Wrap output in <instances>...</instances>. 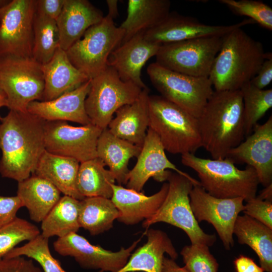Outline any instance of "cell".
I'll return each instance as SVG.
<instances>
[{
	"label": "cell",
	"instance_id": "cell-1",
	"mask_svg": "<svg viewBox=\"0 0 272 272\" xmlns=\"http://www.w3.org/2000/svg\"><path fill=\"white\" fill-rule=\"evenodd\" d=\"M46 120L29 112L10 110L0 121V174L22 181L30 176L45 150Z\"/></svg>",
	"mask_w": 272,
	"mask_h": 272
},
{
	"label": "cell",
	"instance_id": "cell-2",
	"mask_svg": "<svg viewBox=\"0 0 272 272\" xmlns=\"http://www.w3.org/2000/svg\"><path fill=\"white\" fill-rule=\"evenodd\" d=\"M197 120L202 147L213 159H225L245 137L240 90H214Z\"/></svg>",
	"mask_w": 272,
	"mask_h": 272
},
{
	"label": "cell",
	"instance_id": "cell-3",
	"mask_svg": "<svg viewBox=\"0 0 272 272\" xmlns=\"http://www.w3.org/2000/svg\"><path fill=\"white\" fill-rule=\"evenodd\" d=\"M262 44L242 27L229 32L209 76L215 91L240 90L257 74L265 60Z\"/></svg>",
	"mask_w": 272,
	"mask_h": 272
},
{
	"label": "cell",
	"instance_id": "cell-4",
	"mask_svg": "<svg viewBox=\"0 0 272 272\" xmlns=\"http://www.w3.org/2000/svg\"><path fill=\"white\" fill-rule=\"evenodd\" d=\"M181 163L197 174L200 186L218 198L242 197L244 201L255 197L259 180L255 169L248 165L238 169L227 158L204 159L194 154L181 155Z\"/></svg>",
	"mask_w": 272,
	"mask_h": 272
},
{
	"label": "cell",
	"instance_id": "cell-5",
	"mask_svg": "<svg viewBox=\"0 0 272 272\" xmlns=\"http://www.w3.org/2000/svg\"><path fill=\"white\" fill-rule=\"evenodd\" d=\"M149 128L165 151L173 154H194L202 147L197 118L161 95L148 99Z\"/></svg>",
	"mask_w": 272,
	"mask_h": 272
},
{
	"label": "cell",
	"instance_id": "cell-6",
	"mask_svg": "<svg viewBox=\"0 0 272 272\" xmlns=\"http://www.w3.org/2000/svg\"><path fill=\"white\" fill-rule=\"evenodd\" d=\"M167 181L169 187L164 201L154 215L145 220L143 227L148 229L156 223H166L184 231L191 244L213 246L216 241V235L207 234L202 230L190 206L189 194L194 185L193 182L172 172Z\"/></svg>",
	"mask_w": 272,
	"mask_h": 272
},
{
	"label": "cell",
	"instance_id": "cell-7",
	"mask_svg": "<svg viewBox=\"0 0 272 272\" xmlns=\"http://www.w3.org/2000/svg\"><path fill=\"white\" fill-rule=\"evenodd\" d=\"M124 35L123 30L106 15L87 29L66 52L73 65L91 79L107 67L110 54L120 44Z\"/></svg>",
	"mask_w": 272,
	"mask_h": 272
},
{
	"label": "cell",
	"instance_id": "cell-8",
	"mask_svg": "<svg viewBox=\"0 0 272 272\" xmlns=\"http://www.w3.org/2000/svg\"><path fill=\"white\" fill-rule=\"evenodd\" d=\"M142 89L131 82H124L116 72L107 66L91 79L85 107L92 124L102 129L107 128L113 114L121 107L135 101Z\"/></svg>",
	"mask_w": 272,
	"mask_h": 272
},
{
	"label": "cell",
	"instance_id": "cell-9",
	"mask_svg": "<svg viewBox=\"0 0 272 272\" xmlns=\"http://www.w3.org/2000/svg\"><path fill=\"white\" fill-rule=\"evenodd\" d=\"M0 87L7 107L26 112L30 103L42 100L44 80L42 64L32 57L0 56Z\"/></svg>",
	"mask_w": 272,
	"mask_h": 272
},
{
	"label": "cell",
	"instance_id": "cell-10",
	"mask_svg": "<svg viewBox=\"0 0 272 272\" xmlns=\"http://www.w3.org/2000/svg\"><path fill=\"white\" fill-rule=\"evenodd\" d=\"M147 72L154 88L161 96L199 117L214 90L207 77H195L162 67L155 62Z\"/></svg>",
	"mask_w": 272,
	"mask_h": 272
},
{
	"label": "cell",
	"instance_id": "cell-11",
	"mask_svg": "<svg viewBox=\"0 0 272 272\" xmlns=\"http://www.w3.org/2000/svg\"><path fill=\"white\" fill-rule=\"evenodd\" d=\"M223 38L204 37L162 44L155 56L156 62L176 72L209 78Z\"/></svg>",
	"mask_w": 272,
	"mask_h": 272
},
{
	"label": "cell",
	"instance_id": "cell-12",
	"mask_svg": "<svg viewBox=\"0 0 272 272\" xmlns=\"http://www.w3.org/2000/svg\"><path fill=\"white\" fill-rule=\"evenodd\" d=\"M36 1L13 0L0 7V56L32 57Z\"/></svg>",
	"mask_w": 272,
	"mask_h": 272
},
{
	"label": "cell",
	"instance_id": "cell-13",
	"mask_svg": "<svg viewBox=\"0 0 272 272\" xmlns=\"http://www.w3.org/2000/svg\"><path fill=\"white\" fill-rule=\"evenodd\" d=\"M102 130L92 123L74 126L65 121L46 120L45 150L80 163L97 158V142Z\"/></svg>",
	"mask_w": 272,
	"mask_h": 272
},
{
	"label": "cell",
	"instance_id": "cell-14",
	"mask_svg": "<svg viewBox=\"0 0 272 272\" xmlns=\"http://www.w3.org/2000/svg\"><path fill=\"white\" fill-rule=\"evenodd\" d=\"M190 204L198 223L212 225L226 250L234 246L233 228L239 214L244 209L242 197L221 198L208 193L200 185H193Z\"/></svg>",
	"mask_w": 272,
	"mask_h": 272
},
{
	"label": "cell",
	"instance_id": "cell-15",
	"mask_svg": "<svg viewBox=\"0 0 272 272\" xmlns=\"http://www.w3.org/2000/svg\"><path fill=\"white\" fill-rule=\"evenodd\" d=\"M141 240L135 241L127 248L121 247L118 251L113 252L91 244L77 233H71L58 238L53 243V248L62 256L74 257L83 268L117 272L126 264Z\"/></svg>",
	"mask_w": 272,
	"mask_h": 272
},
{
	"label": "cell",
	"instance_id": "cell-16",
	"mask_svg": "<svg viewBox=\"0 0 272 272\" xmlns=\"http://www.w3.org/2000/svg\"><path fill=\"white\" fill-rule=\"evenodd\" d=\"M134 167L127 176V188L141 192L146 182L151 177L156 181L167 180L171 171L182 175L191 180L194 185H200L198 180L183 172L167 157L165 150L157 135L148 128L141 152Z\"/></svg>",
	"mask_w": 272,
	"mask_h": 272
},
{
	"label": "cell",
	"instance_id": "cell-17",
	"mask_svg": "<svg viewBox=\"0 0 272 272\" xmlns=\"http://www.w3.org/2000/svg\"><path fill=\"white\" fill-rule=\"evenodd\" d=\"M253 23V20L246 19L230 25H211L194 18L172 12L158 26L144 32V36L161 45L199 37H223L236 28Z\"/></svg>",
	"mask_w": 272,
	"mask_h": 272
},
{
	"label": "cell",
	"instance_id": "cell-18",
	"mask_svg": "<svg viewBox=\"0 0 272 272\" xmlns=\"http://www.w3.org/2000/svg\"><path fill=\"white\" fill-rule=\"evenodd\" d=\"M252 134L231 149L225 158L235 164L253 167L259 183L264 187L272 184V116L262 124L254 126Z\"/></svg>",
	"mask_w": 272,
	"mask_h": 272
},
{
	"label": "cell",
	"instance_id": "cell-19",
	"mask_svg": "<svg viewBox=\"0 0 272 272\" xmlns=\"http://www.w3.org/2000/svg\"><path fill=\"white\" fill-rule=\"evenodd\" d=\"M161 45L151 42L140 33L120 44L110 54L107 66L112 67L120 79L131 82L142 89L148 88L141 78L146 62L156 56Z\"/></svg>",
	"mask_w": 272,
	"mask_h": 272
},
{
	"label": "cell",
	"instance_id": "cell-20",
	"mask_svg": "<svg viewBox=\"0 0 272 272\" xmlns=\"http://www.w3.org/2000/svg\"><path fill=\"white\" fill-rule=\"evenodd\" d=\"M90 86L91 79L54 99L31 102L27 111L46 121H70L83 125L91 123L85 107Z\"/></svg>",
	"mask_w": 272,
	"mask_h": 272
},
{
	"label": "cell",
	"instance_id": "cell-21",
	"mask_svg": "<svg viewBox=\"0 0 272 272\" xmlns=\"http://www.w3.org/2000/svg\"><path fill=\"white\" fill-rule=\"evenodd\" d=\"M103 13L87 0H64L56 20L59 47L65 51L91 26L102 20Z\"/></svg>",
	"mask_w": 272,
	"mask_h": 272
},
{
	"label": "cell",
	"instance_id": "cell-22",
	"mask_svg": "<svg viewBox=\"0 0 272 272\" xmlns=\"http://www.w3.org/2000/svg\"><path fill=\"white\" fill-rule=\"evenodd\" d=\"M168 187V183L165 182L157 193L147 196L141 192L113 184L111 200L119 212L118 221L130 225L149 219L161 207Z\"/></svg>",
	"mask_w": 272,
	"mask_h": 272
},
{
	"label": "cell",
	"instance_id": "cell-23",
	"mask_svg": "<svg viewBox=\"0 0 272 272\" xmlns=\"http://www.w3.org/2000/svg\"><path fill=\"white\" fill-rule=\"evenodd\" d=\"M149 88L143 89L133 102L120 108L107 128L115 136L142 147L149 124Z\"/></svg>",
	"mask_w": 272,
	"mask_h": 272
},
{
	"label": "cell",
	"instance_id": "cell-24",
	"mask_svg": "<svg viewBox=\"0 0 272 272\" xmlns=\"http://www.w3.org/2000/svg\"><path fill=\"white\" fill-rule=\"evenodd\" d=\"M44 90L42 101L54 99L90 80L71 62L66 52L59 47L51 59L42 64Z\"/></svg>",
	"mask_w": 272,
	"mask_h": 272
},
{
	"label": "cell",
	"instance_id": "cell-25",
	"mask_svg": "<svg viewBox=\"0 0 272 272\" xmlns=\"http://www.w3.org/2000/svg\"><path fill=\"white\" fill-rule=\"evenodd\" d=\"M144 233L147 236V242L130 255L117 272H161L165 253L173 260L177 258L178 253L166 233L151 229Z\"/></svg>",
	"mask_w": 272,
	"mask_h": 272
},
{
	"label": "cell",
	"instance_id": "cell-26",
	"mask_svg": "<svg viewBox=\"0 0 272 272\" xmlns=\"http://www.w3.org/2000/svg\"><path fill=\"white\" fill-rule=\"evenodd\" d=\"M80 164L75 159L45 150L32 175L47 180L64 195L81 200L85 197L79 193L77 186Z\"/></svg>",
	"mask_w": 272,
	"mask_h": 272
},
{
	"label": "cell",
	"instance_id": "cell-27",
	"mask_svg": "<svg viewBox=\"0 0 272 272\" xmlns=\"http://www.w3.org/2000/svg\"><path fill=\"white\" fill-rule=\"evenodd\" d=\"M142 147L115 136L106 128L102 130L98 140L97 158L109 167L119 185L126 184L129 161L138 157Z\"/></svg>",
	"mask_w": 272,
	"mask_h": 272
},
{
	"label": "cell",
	"instance_id": "cell-28",
	"mask_svg": "<svg viewBox=\"0 0 272 272\" xmlns=\"http://www.w3.org/2000/svg\"><path fill=\"white\" fill-rule=\"evenodd\" d=\"M61 192L50 182L35 175L18 182L17 195L30 218L42 222L60 198Z\"/></svg>",
	"mask_w": 272,
	"mask_h": 272
},
{
	"label": "cell",
	"instance_id": "cell-29",
	"mask_svg": "<svg viewBox=\"0 0 272 272\" xmlns=\"http://www.w3.org/2000/svg\"><path fill=\"white\" fill-rule=\"evenodd\" d=\"M169 0H129L127 16L119 26L124 35L121 43L160 24L170 14Z\"/></svg>",
	"mask_w": 272,
	"mask_h": 272
},
{
	"label": "cell",
	"instance_id": "cell-30",
	"mask_svg": "<svg viewBox=\"0 0 272 272\" xmlns=\"http://www.w3.org/2000/svg\"><path fill=\"white\" fill-rule=\"evenodd\" d=\"M241 244L249 246L259 258L264 271L272 272V229L246 215H239L233 235Z\"/></svg>",
	"mask_w": 272,
	"mask_h": 272
},
{
	"label": "cell",
	"instance_id": "cell-31",
	"mask_svg": "<svg viewBox=\"0 0 272 272\" xmlns=\"http://www.w3.org/2000/svg\"><path fill=\"white\" fill-rule=\"evenodd\" d=\"M103 162L95 158L80 163L78 173L77 186L84 197H102L111 199L112 185L115 179L109 170L105 168Z\"/></svg>",
	"mask_w": 272,
	"mask_h": 272
},
{
	"label": "cell",
	"instance_id": "cell-32",
	"mask_svg": "<svg viewBox=\"0 0 272 272\" xmlns=\"http://www.w3.org/2000/svg\"><path fill=\"white\" fill-rule=\"evenodd\" d=\"M79 210L80 200L64 195L41 222V235L49 239L77 233L80 228Z\"/></svg>",
	"mask_w": 272,
	"mask_h": 272
},
{
	"label": "cell",
	"instance_id": "cell-33",
	"mask_svg": "<svg viewBox=\"0 0 272 272\" xmlns=\"http://www.w3.org/2000/svg\"><path fill=\"white\" fill-rule=\"evenodd\" d=\"M119 212L111 199L102 197H85L80 200L79 223L80 228L91 235L102 233L113 227Z\"/></svg>",
	"mask_w": 272,
	"mask_h": 272
},
{
	"label": "cell",
	"instance_id": "cell-34",
	"mask_svg": "<svg viewBox=\"0 0 272 272\" xmlns=\"http://www.w3.org/2000/svg\"><path fill=\"white\" fill-rule=\"evenodd\" d=\"M59 47L56 21L35 12L32 56L41 64L48 62Z\"/></svg>",
	"mask_w": 272,
	"mask_h": 272
},
{
	"label": "cell",
	"instance_id": "cell-35",
	"mask_svg": "<svg viewBox=\"0 0 272 272\" xmlns=\"http://www.w3.org/2000/svg\"><path fill=\"white\" fill-rule=\"evenodd\" d=\"M243 102L245 136L253 131L257 122L272 107V90L259 89L250 82L240 89Z\"/></svg>",
	"mask_w": 272,
	"mask_h": 272
},
{
	"label": "cell",
	"instance_id": "cell-36",
	"mask_svg": "<svg viewBox=\"0 0 272 272\" xmlns=\"http://www.w3.org/2000/svg\"><path fill=\"white\" fill-rule=\"evenodd\" d=\"M26 256L36 261L43 272H67L61 266L58 260L51 254L48 245V238L40 234L22 246L15 247L5 255L3 258ZM98 272H104L100 270Z\"/></svg>",
	"mask_w": 272,
	"mask_h": 272
},
{
	"label": "cell",
	"instance_id": "cell-37",
	"mask_svg": "<svg viewBox=\"0 0 272 272\" xmlns=\"http://www.w3.org/2000/svg\"><path fill=\"white\" fill-rule=\"evenodd\" d=\"M40 234V230L35 225L16 217L0 228V260L20 242L31 241Z\"/></svg>",
	"mask_w": 272,
	"mask_h": 272
},
{
	"label": "cell",
	"instance_id": "cell-38",
	"mask_svg": "<svg viewBox=\"0 0 272 272\" xmlns=\"http://www.w3.org/2000/svg\"><path fill=\"white\" fill-rule=\"evenodd\" d=\"M234 14L249 18L262 27L272 30V9L261 1L254 0H220Z\"/></svg>",
	"mask_w": 272,
	"mask_h": 272
},
{
	"label": "cell",
	"instance_id": "cell-39",
	"mask_svg": "<svg viewBox=\"0 0 272 272\" xmlns=\"http://www.w3.org/2000/svg\"><path fill=\"white\" fill-rule=\"evenodd\" d=\"M184 267L189 272H217L219 264L205 245L191 244L182 249Z\"/></svg>",
	"mask_w": 272,
	"mask_h": 272
},
{
	"label": "cell",
	"instance_id": "cell-40",
	"mask_svg": "<svg viewBox=\"0 0 272 272\" xmlns=\"http://www.w3.org/2000/svg\"><path fill=\"white\" fill-rule=\"evenodd\" d=\"M246 202L244 214L272 229V201L262 200L256 196Z\"/></svg>",
	"mask_w": 272,
	"mask_h": 272
},
{
	"label": "cell",
	"instance_id": "cell-41",
	"mask_svg": "<svg viewBox=\"0 0 272 272\" xmlns=\"http://www.w3.org/2000/svg\"><path fill=\"white\" fill-rule=\"evenodd\" d=\"M0 272H43L42 269L34 263L33 259H27L24 256L0 260Z\"/></svg>",
	"mask_w": 272,
	"mask_h": 272
},
{
	"label": "cell",
	"instance_id": "cell-42",
	"mask_svg": "<svg viewBox=\"0 0 272 272\" xmlns=\"http://www.w3.org/2000/svg\"><path fill=\"white\" fill-rule=\"evenodd\" d=\"M21 207H23L22 203L17 195H0V228L13 221Z\"/></svg>",
	"mask_w": 272,
	"mask_h": 272
},
{
	"label": "cell",
	"instance_id": "cell-43",
	"mask_svg": "<svg viewBox=\"0 0 272 272\" xmlns=\"http://www.w3.org/2000/svg\"><path fill=\"white\" fill-rule=\"evenodd\" d=\"M63 4L64 0L36 1V12L56 21L61 13Z\"/></svg>",
	"mask_w": 272,
	"mask_h": 272
},
{
	"label": "cell",
	"instance_id": "cell-44",
	"mask_svg": "<svg viewBox=\"0 0 272 272\" xmlns=\"http://www.w3.org/2000/svg\"><path fill=\"white\" fill-rule=\"evenodd\" d=\"M272 81V58L265 59L257 74L250 81L259 89H263Z\"/></svg>",
	"mask_w": 272,
	"mask_h": 272
},
{
	"label": "cell",
	"instance_id": "cell-45",
	"mask_svg": "<svg viewBox=\"0 0 272 272\" xmlns=\"http://www.w3.org/2000/svg\"><path fill=\"white\" fill-rule=\"evenodd\" d=\"M236 272H263L261 266H259L251 258L240 255L234 261Z\"/></svg>",
	"mask_w": 272,
	"mask_h": 272
},
{
	"label": "cell",
	"instance_id": "cell-46",
	"mask_svg": "<svg viewBox=\"0 0 272 272\" xmlns=\"http://www.w3.org/2000/svg\"><path fill=\"white\" fill-rule=\"evenodd\" d=\"M161 272H189L185 267L179 266L171 258L164 256Z\"/></svg>",
	"mask_w": 272,
	"mask_h": 272
},
{
	"label": "cell",
	"instance_id": "cell-47",
	"mask_svg": "<svg viewBox=\"0 0 272 272\" xmlns=\"http://www.w3.org/2000/svg\"><path fill=\"white\" fill-rule=\"evenodd\" d=\"M106 3L108 12L107 16L114 19L118 16V1L117 0H107Z\"/></svg>",
	"mask_w": 272,
	"mask_h": 272
},
{
	"label": "cell",
	"instance_id": "cell-48",
	"mask_svg": "<svg viewBox=\"0 0 272 272\" xmlns=\"http://www.w3.org/2000/svg\"><path fill=\"white\" fill-rule=\"evenodd\" d=\"M256 196L262 200L272 201V184L264 187Z\"/></svg>",
	"mask_w": 272,
	"mask_h": 272
},
{
	"label": "cell",
	"instance_id": "cell-49",
	"mask_svg": "<svg viewBox=\"0 0 272 272\" xmlns=\"http://www.w3.org/2000/svg\"><path fill=\"white\" fill-rule=\"evenodd\" d=\"M8 106V102L6 95L0 87V108Z\"/></svg>",
	"mask_w": 272,
	"mask_h": 272
},
{
	"label": "cell",
	"instance_id": "cell-50",
	"mask_svg": "<svg viewBox=\"0 0 272 272\" xmlns=\"http://www.w3.org/2000/svg\"><path fill=\"white\" fill-rule=\"evenodd\" d=\"M2 118V117L1 116V115H0V121H1V120Z\"/></svg>",
	"mask_w": 272,
	"mask_h": 272
}]
</instances>
